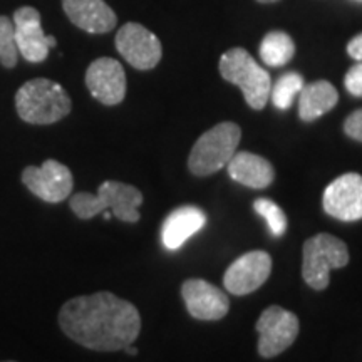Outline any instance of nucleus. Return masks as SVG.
I'll return each mask as SVG.
<instances>
[{
  "label": "nucleus",
  "mask_w": 362,
  "mask_h": 362,
  "mask_svg": "<svg viewBox=\"0 0 362 362\" xmlns=\"http://www.w3.org/2000/svg\"><path fill=\"white\" fill-rule=\"evenodd\" d=\"M272 272V259L267 252L253 250L233 262L225 272L223 285L233 296H247L265 284Z\"/></svg>",
  "instance_id": "obj_11"
},
{
  "label": "nucleus",
  "mask_w": 362,
  "mask_h": 362,
  "mask_svg": "<svg viewBox=\"0 0 362 362\" xmlns=\"http://www.w3.org/2000/svg\"><path fill=\"white\" fill-rule=\"evenodd\" d=\"M13 30L19 54L27 62H44L56 45L52 35H45L40 13L34 7H21L13 12Z\"/></svg>",
  "instance_id": "obj_10"
},
{
  "label": "nucleus",
  "mask_w": 362,
  "mask_h": 362,
  "mask_svg": "<svg viewBox=\"0 0 362 362\" xmlns=\"http://www.w3.org/2000/svg\"><path fill=\"white\" fill-rule=\"evenodd\" d=\"M344 131L349 138L362 143V110H357L347 117L344 123Z\"/></svg>",
  "instance_id": "obj_24"
},
{
  "label": "nucleus",
  "mask_w": 362,
  "mask_h": 362,
  "mask_svg": "<svg viewBox=\"0 0 362 362\" xmlns=\"http://www.w3.org/2000/svg\"><path fill=\"white\" fill-rule=\"evenodd\" d=\"M59 325L67 337L93 351H121L141 330L136 307L110 292L71 298L59 312Z\"/></svg>",
  "instance_id": "obj_1"
},
{
  "label": "nucleus",
  "mask_w": 362,
  "mask_h": 362,
  "mask_svg": "<svg viewBox=\"0 0 362 362\" xmlns=\"http://www.w3.org/2000/svg\"><path fill=\"white\" fill-rule=\"evenodd\" d=\"M253 210L267 221L270 233L274 237H282L285 230H287V216H285L282 208L277 203L269 200V198H259L253 203Z\"/></svg>",
  "instance_id": "obj_22"
},
{
  "label": "nucleus",
  "mask_w": 362,
  "mask_h": 362,
  "mask_svg": "<svg viewBox=\"0 0 362 362\" xmlns=\"http://www.w3.org/2000/svg\"><path fill=\"white\" fill-rule=\"evenodd\" d=\"M218 67L225 81L242 89L243 98L252 110H264L270 98V74L257 64L245 49L235 47L226 51L220 59Z\"/></svg>",
  "instance_id": "obj_4"
},
{
  "label": "nucleus",
  "mask_w": 362,
  "mask_h": 362,
  "mask_svg": "<svg viewBox=\"0 0 362 362\" xmlns=\"http://www.w3.org/2000/svg\"><path fill=\"white\" fill-rule=\"evenodd\" d=\"M298 330L300 324L297 315L291 310H285L279 305L265 309L257 320V332L260 336L259 354L267 359L282 354L296 341Z\"/></svg>",
  "instance_id": "obj_7"
},
{
  "label": "nucleus",
  "mask_w": 362,
  "mask_h": 362,
  "mask_svg": "<svg viewBox=\"0 0 362 362\" xmlns=\"http://www.w3.org/2000/svg\"><path fill=\"white\" fill-rule=\"evenodd\" d=\"M347 54L356 61L362 62V34L356 35L354 39H351V42L347 44Z\"/></svg>",
  "instance_id": "obj_25"
},
{
  "label": "nucleus",
  "mask_w": 362,
  "mask_h": 362,
  "mask_svg": "<svg viewBox=\"0 0 362 362\" xmlns=\"http://www.w3.org/2000/svg\"><path fill=\"white\" fill-rule=\"evenodd\" d=\"M230 178L253 189H264L274 183L275 171L270 161L253 153H235L226 165Z\"/></svg>",
  "instance_id": "obj_17"
},
{
  "label": "nucleus",
  "mask_w": 362,
  "mask_h": 362,
  "mask_svg": "<svg viewBox=\"0 0 362 362\" xmlns=\"http://www.w3.org/2000/svg\"><path fill=\"white\" fill-rule=\"evenodd\" d=\"M206 225L205 211L198 206L187 205L176 208L166 216L161 226V242L168 250H178L193 235Z\"/></svg>",
  "instance_id": "obj_16"
},
{
  "label": "nucleus",
  "mask_w": 362,
  "mask_h": 362,
  "mask_svg": "<svg viewBox=\"0 0 362 362\" xmlns=\"http://www.w3.org/2000/svg\"><path fill=\"white\" fill-rule=\"evenodd\" d=\"M6 362H13V361H6Z\"/></svg>",
  "instance_id": "obj_28"
},
{
  "label": "nucleus",
  "mask_w": 362,
  "mask_h": 362,
  "mask_svg": "<svg viewBox=\"0 0 362 362\" xmlns=\"http://www.w3.org/2000/svg\"><path fill=\"white\" fill-rule=\"evenodd\" d=\"M344 84H346V89L349 90L352 96L362 98V62L352 66L351 69L347 71Z\"/></svg>",
  "instance_id": "obj_23"
},
{
  "label": "nucleus",
  "mask_w": 362,
  "mask_h": 362,
  "mask_svg": "<svg viewBox=\"0 0 362 362\" xmlns=\"http://www.w3.org/2000/svg\"><path fill=\"white\" fill-rule=\"evenodd\" d=\"M19 49L16 44V30L11 17L0 16V64L7 69L17 66Z\"/></svg>",
  "instance_id": "obj_21"
},
{
  "label": "nucleus",
  "mask_w": 362,
  "mask_h": 362,
  "mask_svg": "<svg viewBox=\"0 0 362 362\" xmlns=\"http://www.w3.org/2000/svg\"><path fill=\"white\" fill-rule=\"evenodd\" d=\"M296 54V44L288 34L275 33L267 34L260 44V57L267 66L282 67L291 62Z\"/></svg>",
  "instance_id": "obj_19"
},
{
  "label": "nucleus",
  "mask_w": 362,
  "mask_h": 362,
  "mask_svg": "<svg viewBox=\"0 0 362 362\" xmlns=\"http://www.w3.org/2000/svg\"><path fill=\"white\" fill-rule=\"evenodd\" d=\"M302 88H304V78L297 72H287L270 89L272 103L277 110L287 111L292 106L297 94H300Z\"/></svg>",
  "instance_id": "obj_20"
},
{
  "label": "nucleus",
  "mask_w": 362,
  "mask_h": 362,
  "mask_svg": "<svg viewBox=\"0 0 362 362\" xmlns=\"http://www.w3.org/2000/svg\"><path fill=\"white\" fill-rule=\"evenodd\" d=\"M62 8L72 24L89 34H106L116 27V13L104 0H62Z\"/></svg>",
  "instance_id": "obj_15"
},
{
  "label": "nucleus",
  "mask_w": 362,
  "mask_h": 362,
  "mask_svg": "<svg viewBox=\"0 0 362 362\" xmlns=\"http://www.w3.org/2000/svg\"><path fill=\"white\" fill-rule=\"evenodd\" d=\"M21 119L29 124H54L71 112V98L56 81H27L16 94Z\"/></svg>",
  "instance_id": "obj_3"
},
{
  "label": "nucleus",
  "mask_w": 362,
  "mask_h": 362,
  "mask_svg": "<svg viewBox=\"0 0 362 362\" xmlns=\"http://www.w3.org/2000/svg\"><path fill=\"white\" fill-rule=\"evenodd\" d=\"M189 315L198 320H218L226 315L230 300L223 291L202 279H189L181 287Z\"/></svg>",
  "instance_id": "obj_14"
},
{
  "label": "nucleus",
  "mask_w": 362,
  "mask_h": 362,
  "mask_svg": "<svg viewBox=\"0 0 362 362\" xmlns=\"http://www.w3.org/2000/svg\"><path fill=\"white\" fill-rule=\"evenodd\" d=\"M262 4H272V2H279V0H259Z\"/></svg>",
  "instance_id": "obj_27"
},
{
  "label": "nucleus",
  "mask_w": 362,
  "mask_h": 362,
  "mask_svg": "<svg viewBox=\"0 0 362 362\" xmlns=\"http://www.w3.org/2000/svg\"><path fill=\"white\" fill-rule=\"evenodd\" d=\"M86 86L99 103L115 106L126 96V72L116 59H96L86 72Z\"/></svg>",
  "instance_id": "obj_13"
},
{
  "label": "nucleus",
  "mask_w": 362,
  "mask_h": 362,
  "mask_svg": "<svg viewBox=\"0 0 362 362\" xmlns=\"http://www.w3.org/2000/svg\"><path fill=\"white\" fill-rule=\"evenodd\" d=\"M324 211L332 218L357 221L362 218V176L347 173L339 176L325 188Z\"/></svg>",
  "instance_id": "obj_12"
},
{
  "label": "nucleus",
  "mask_w": 362,
  "mask_h": 362,
  "mask_svg": "<svg viewBox=\"0 0 362 362\" xmlns=\"http://www.w3.org/2000/svg\"><path fill=\"white\" fill-rule=\"evenodd\" d=\"M124 351L128 352L129 356H136V354H138V349H136V347H133V346H128V347H124Z\"/></svg>",
  "instance_id": "obj_26"
},
{
  "label": "nucleus",
  "mask_w": 362,
  "mask_h": 362,
  "mask_svg": "<svg viewBox=\"0 0 362 362\" xmlns=\"http://www.w3.org/2000/svg\"><path fill=\"white\" fill-rule=\"evenodd\" d=\"M347 264H349L347 245L334 235L319 233L304 243L302 277L314 291L327 288L330 282V270L342 269Z\"/></svg>",
  "instance_id": "obj_6"
},
{
  "label": "nucleus",
  "mask_w": 362,
  "mask_h": 362,
  "mask_svg": "<svg viewBox=\"0 0 362 362\" xmlns=\"http://www.w3.org/2000/svg\"><path fill=\"white\" fill-rule=\"evenodd\" d=\"M339 101L337 89L329 81H315L304 86L298 98V116L305 123L315 121L336 106Z\"/></svg>",
  "instance_id": "obj_18"
},
{
  "label": "nucleus",
  "mask_w": 362,
  "mask_h": 362,
  "mask_svg": "<svg viewBox=\"0 0 362 362\" xmlns=\"http://www.w3.org/2000/svg\"><path fill=\"white\" fill-rule=\"evenodd\" d=\"M141 203L143 193L136 187L119 181H104L96 194L76 193L69 205L81 220H90L103 211L111 210L121 221L136 223L141 218L138 211Z\"/></svg>",
  "instance_id": "obj_2"
},
{
  "label": "nucleus",
  "mask_w": 362,
  "mask_h": 362,
  "mask_svg": "<svg viewBox=\"0 0 362 362\" xmlns=\"http://www.w3.org/2000/svg\"><path fill=\"white\" fill-rule=\"evenodd\" d=\"M242 129L238 124L220 123L203 133L188 158V168L194 176H210L225 168L237 153Z\"/></svg>",
  "instance_id": "obj_5"
},
{
  "label": "nucleus",
  "mask_w": 362,
  "mask_h": 362,
  "mask_svg": "<svg viewBox=\"0 0 362 362\" xmlns=\"http://www.w3.org/2000/svg\"><path fill=\"white\" fill-rule=\"evenodd\" d=\"M22 183L47 203L64 202L74 187L71 170L56 160L44 161L40 166H27L22 171Z\"/></svg>",
  "instance_id": "obj_8"
},
{
  "label": "nucleus",
  "mask_w": 362,
  "mask_h": 362,
  "mask_svg": "<svg viewBox=\"0 0 362 362\" xmlns=\"http://www.w3.org/2000/svg\"><path fill=\"white\" fill-rule=\"evenodd\" d=\"M116 49L131 66L139 71L156 67L163 54L160 39L136 22H128L117 30Z\"/></svg>",
  "instance_id": "obj_9"
}]
</instances>
